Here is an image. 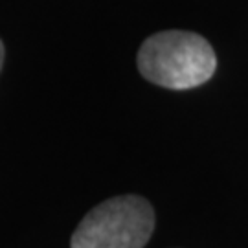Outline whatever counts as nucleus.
Listing matches in <instances>:
<instances>
[{
	"mask_svg": "<svg viewBox=\"0 0 248 248\" xmlns=\"http://www.w3.org/2000/svg\"><path fill=\"white\" fill-rule=\"evenodd\" d=\"M138 70L143 78L169 90H189L213 78L217 57L199 33L168 30L147 37L138 50Z\"/></svg>",
	"mask_w": 248,
	"mask_h": 248,
	"instance_id": "1",
	"label": "nucleus"
},
{
	"mask_svg": "<svg viewBox=\"0 0 248 248\" xmlns=\"http://www.w3.org/2000/svg\"><path fill=\"white\" fill-rule=\"evenodd\" d=\"M155 208L147 199L112 197L81 219L70 248H143L155 233Z\"/></svg>",
	"mask_w": 248,
	"mask_h": 248,
	"instance_id": "2",
	"label": "nucleus"
},
{
	"mask_svg": "<svg viewBox=\"0 0 248 248\" xmlns=\"http://www.w3.org/2000/svg\"><path fill=\"white\" fill-rule=\"evenodd\" d=\"M4 55H6V50H4L2 41H0V70H2V64H4Z\"/></svg>",
	"mask_w": 248,
	"mask_h": 248,
	"instance_id": "3",
	"label": "nucleus"
}]
</instances>
